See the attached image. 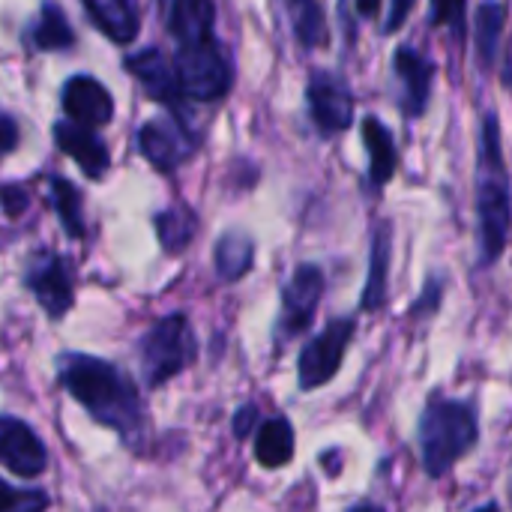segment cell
<instances>
[{
  "label": "cell",
  "instance_id": "obj_1",
  "mask_svg": "<svg viewBox=\"0 0 512 512\" xmlns=\"http://www.w3.org/2000/svg\"><path fill=\"white\" fill-rule=\"evenodd\" d=\"M57 378L66 393L102 426L114 429L126 447H138L147 435L144 402L135 381L108 360L90 354H63Z\"/></svg>",
  "mask_w": 512,
  "mask_h": 512
},
{
  "label": "cell",
  "instance_id": "obj_2",
  "mask_svg": "<svg viewBox=\"0 0 512 512\" xmlns=\"http://www.w3.org/2000/svg\"><path fill=\"white\" fill-rule=\"evenodd\" d=\"M477 240H480V267L495 264L510 240V177L501 150V123L495 114H486L480 129Z\"/></svg>",
  "mask_w": 512,
  "mask_h": 512
},
{
  "label": "cell",
  "instance_id": "obj_3",
  "mask_svg": "<svg viewBox=\"0 0 512 512\" xmlns=\"http://www.w3.org/2000/svg\"><path fill=\"white\" fill-rule=\"evenodd\" d=\"M477 438V411L468 402L432 396L417 429L423 471L435 480L450 474V468L477 447Z\"/></svg>",
  "mask_w": 512,
  "mask_h": 512
},
{
  "label": "cell",
  "instance_id": "obj_4",
  "mask_svg": "<svg viewBox=\"0 0 512 512\" xmlns=\"http://www.w3.org/2000/svg\"><path fill=\"white\" fill-rule=\"evenodd\" d=\"M138 354L147 387H162L177 378L198 357V345L186 315H165L162 321H156L144 333Z\"/></svg>",
  "mask_w": 512,
  "mask_h": 512
},
{
  "label": "cell",
  "instance_id": "obj_5",
  "mask_svg": "<svg viewBox=\"0 0 512 512\" xmlns=\"http://www.w3.org/2000/svg\"><path fill=\"white\" fill-rule=\"evenodd\" d=\"M174 75H177V84H180L183 96H192V99H201V102L222 99L231 90V81H234L231 60L222 51V42L216 36L201 39V42L177 45Z\"/></svg>",
  "mask_w": 512,
  "mask_h": 512
},
{
  "label": "cell",
  "instance_id": "obj_6",
  "mask_svg": "<svg viewBox=\"0 0 512 512\" xmlns=\"http://www.w3.org/2000/svg\"><path fill=\"white\" fill-rule=\"evenodd\" d=\"M357 333V321L354 318H333L303 351H300V360H297V381H300V390L309 393L315 387H324L330 384L339 369H342V360L348 354V345Z\"/></svg>",
  "mask_w": 512,
  "mask_h": 512
},
{
  "label": "cell",
  "instance_id": "obj_7",
  "mask_svg": "<svg viewBox=\"0 0 512 512\" xmlns=\"http://www.w3.org/2000/svg\"><path fill=\"white\" fill-rule=\"evenodd\" d=\"M309 117L321 135H339L354 123V93L348 81L336 72L318 69L306 87Z\"/></svg>",
  "mask_w": 512,
  "mask_h": 512
},
{
  "label": "cell",
  "instance_id": "obj_8",
  "mask_svg": "<svg viewBox=\"0 0 512 512\" xmlns=\"http://www.w3.org/2000/svg\"><path fill=\"white\" fill-rule=\"evenodd\" d=\"M324 285L327 279L318 264H300L294 270V276L282 288V309H279V327H276L279 342L303 333L312 324L318 303L324 297Z\"/></svg>",
  "mask_w": 512,
  "mask_h": 512
},
{
  "label": "cell",
  "instance_id": "obj_9",
  "mask_svg": "<svg viewBox=\"0 0 512 512\" xmlns=\"http://www.w3.org/2000/svg\"><path fill=\"white\" fill-rule=\"evenodd\" d=\"M24 285L33 291L36 303L48 312V318L60 321L72 303H75V282H72V270L66 264V258L54 255V252H42L30 261L27 273H24Z\"/></svg>",
  "mask_w": 512,
  "mask_h": 512
},
{
  "label": "cell",
  "instance_id": "obj_10",
  "mask_svg": "<svg viewBox=\"0 0 512 512\" xmlns=\"http://www.w3.org/2000/svg\"><path fill=\"white\" fill-rule=\"evenodd\" d=\"M138 150L159 171H174L195 153V135L183 120L159 117L138 129Z\"/></svg>",
  "mask_w": 512,
  "mask_h": 512
},
{
  "label": "cell",
  "instance_id": "obj_11",
  "mask_svg": "<svg viewBox=\"0 0 512 512\" xmlns=\"http://www.w3.org/2000/svg\"><path fill=\"white\" fill-rule=\"evenodd\" d=\"M0 465L24 480L45 474L48 465V453L39 435L24 420L9 414L0 417Z\"/></svg>",
  "mask_w": 512,
  "mask_h": 512
},
{
  "label": "cell",
  "instance_id": "obj_12",
  "mask_svg": "<svg viewBox=\"0 0 512 512\" xmlns=\"http://www.w3.org/2000/svg\"><path fill=\"white\" fill-rule=\"evenodd\" d=\"M60 102H63V114L69 123L96 129L114 120V96L108 93L105 84H99L90 75H72L63 84Z\"/></svg>",
  "mask_w": 512,
  "mask_h": 512
},
{
  "label": "cell",
  "instance_id": "obj_13",
  "mask_svg": "<svg viewBox=\"0 0 512 512\" xmlns=\"http://www.w3.org/2000/svg\"><path fill=\"white\" fill-rule=\"evenodd\" d=\"M393 69H396V78H399V87H402V96H399V105L408 117H420L429 105V96H432V78H435V63L411 48V45H402L396 48L393 54Z\"/></svg>",
  "mask_w": 512,
  "mask_h": 512
},
{
  "label": "cell",
  "instance_id": "obj_14",
  "mask_svg": "<svg viewBox=\"0 0 512 512\" xmlns=\"http://www.w3.org/2000/svg\"><path fill=\"white\" fill-rule=\"evenodd\" d=\"M126 69L144 84V90H147L156 102L183 111V90H180V84H177L174 63H171L159 48H141V51L129 54V57H126Z\"/></svg>",
  "mask_w": 512,
  "mask_h": 512
},
{
  "label": "cell",
  "instance_id": "obj_15",
  "mask_svg": "<svg viewBox=\"0 0 512 512\" xmlns=\"http://www.w3.org/2000/svg\"><path fill=\"white\" fill-rule=\"evenodd\" d=\"M54 144L78 162V168L90 177V180H99L105 171H108V162H111V153L108 147L99 141V135L87 126H78V123H69V120H60L54 126Z\"/></svg>",
  "mask_w": 512,
  "mask_h": 512
},
{
  "label": "cell",
  "instance_id": "obj_16",
  "mask_svg": "<svg viewBox=\"0 0 512 512\" xmlns=\"http://www.w3.org/2000/svg\"><path fill=\"white\" fill-rule=\"evenodd\" d=\"M390 264H393V225L381 222L375 228L372 249H369V276H366L363 297H360V309L363 312H378L387 303Z\"/></svg>",
  "mask_w": 512,
  "mask_h": 512
},
{
  "label": "cell",
  "instance_id": "obj_17",
  "mask_svg": "<svg viewBox=\"0 0 512 512\" xmlns=\"http://www.w3.org/2000/svg\"><path fill=\"white\" fill-rule=\"evenodd\" d=\"M93 24L117 45H132L141 24H138V9L132 0H84Z\"/></svg>",
  "mask_w": 512,
  "mask_h": 512
},
{
  "label": "cell",
  "instance_id": "obj_18",
  "mask_svg": "<svg viewBox=\"0 0 512 512\" xmlns=\"http://www.w3.org/2000/svg\"><path fill=\"white\" fill-rule=\"evenodd\" d=\"M168 30L177 42L216 36V6L213 0H171Z\"/></svg>",
  "mask_w": 512,
  "mask_h": 512
},
{
  "label": "cell",
  "instance_id": "obj_19",
  "mask_svg": "<svg viewBox=\"0 0 512 512\" xmlns=\"http://www.w3.org/2000/svg\"><path fill=\"white\" fill-rule=\"evenodd\" d=\"M363 144H366V153H369V177L381 189V186H387L393 180L396 165H399V153H396L393 132L378 117L369 114L363 120Z\"/></svg>",
  "mask_w": 512,
  "mask_h": 512
},
{
  "label": "cell",
  "instance_id": "obj_20",
  "mask_svg": "<svg viewBox=\"0 0 512 512\" xmlns=\"http://www.w3.org/2000/svg\"><path fill=\"white\" fill-rule=\"evenodd\" d=\"M255 459L261 468H285L294 459V429L288 417H273L258 429L255 438Z\"/></svg>",
  "mask_w": 512,
  "mask_h": 512
},
{
  "label": "cell",
  "instance_id": "obj_21",
  "mask_svg": "<svg viewBox=\"0 0 512 512\" xmlns=\"http://www.w3.org/2000/svg\"><path fill=\"white\" fill-rule=\"evenodd\" d=\"M213 264H216L219 279L240 282L252 270V264H255V243H252V237H246L243 231H231V234L219 237L216 252H213Z\"/></svg>",
  "mask_w": 512,
  "mask_h": 512
},
{
  "label": "cell",
  "instance_id": "obj_22",
  "mask_svg": "<svg viewBox=\"0 0 512 512\" xmlns=\"http://www.w3.org/2000/svg\"><path fill=\"white\" fill-rule=\"evenodd\" d=\"M504 21H507V6L504 3H483L477 9V63L480 72H492L495 69V57L501 48V33H504Z\"/></svg>",
  "mask_w": 512,
  "mask_h": 512
},
{
  "label": "cell",
  "instance_id": "obj_23",
  "mask_svg": "<svg viewBox=\"0 0 512 512\" xmlns=\"http://www.w3.org/2000/svg\"><path fill=\"white\" fill-rule=\"evenodd\" d=\"M30 42L39 51H63V48H69L75 42V33H72L69 21H66L63 9L57 3L45 0L39 6V15H36V21L30 27Z\"/></svg>",
  "mask_w": 512,
  "mask_h": 512
},
{
  "label": "cell",
  "instance_id": "obj_24",
  "mask_svg": "<svg viewBox=\"0 0 512 512\" xmlns=\"http://www.w3.org/2000/svg\"><path fill=\"white\" fill-rule=\"evenodd\" d=\"M153 225H156V237H159L162 249L168 255H177L192 243V237L198 231V216L189 207L177 204V207H168V210L156 213Z\"/></svg>",
  "mask_w": 512,
  "mask_h": 512
},
{
  "label": "cell",
  "instance_id": "obj_25",
  "mask_svg": "<svg viewBox=\"0 0 512 512\" xmlns=\"http://www.w3.org/2000/svg\"><path fill=\"white\" fill-rule=\"evenodd\" d=\"M285 6L294 21V36L303 48H318L327 42V21L318 0H285Z\"/></svg>",
  "mask_w": 512,
  "mask_h": 512
},
{
  "label": "cell",
  "instance_id": "obj_26",
  "mask_svg": "<svg viewBox=\"0 0 512 512\" xmlns=\"http://www.w3.org/2000/svg\"><path fill=\"white\" fill-rule=\"evenodd\" d=\"M51 201L57 210V219L66 231V237L81 240L84 237V213H81V192L63 180V177H51Z\"/></svg>",
  "mask_w": 512,
  "mask_h": 512
},
{
  "label": "cell",
  "instance_id": "obj_27",
  "mask_svg": "<svg viewBox=\"0 0 512 512\" xmlns=\"http://www.w3.org/2000/svg\"><path fill=\"white\" fill-rule=\"evenodd\" d=\"M48 504L42 489H12L0 480V512H45Z\"/></svg>",
  "mask_w": 512,
  "mask_h": 512
},
{
  "label": "cell",
  "instance_id": "obj_28",
  "mask_svg": "<svg viewBox=\"0 0 512 512\" xmlns=\"http://www.w3.org/2000/svg\"><path fill=\"white\" fill-rule=\"evenodd\" d=\"M465 9L468 0H432V21L450 27L456 36H465Z\"/></svg>",
  "mask_w": 512,
  "mask_h": 512
},
{
  "label": "cell",
  "instance_id": "obj_29",
  "mask_svg": "<svg viewBox=\"0 0 512 512\" xmlns=\"http://www.w3.org/2000/svg\"><path fill=\"white\" fill-rule=\"evenodd\" d=\"M18 138H21V132H18L15 117L6 114V111H0V162L18 147Z\"/></svg>",
  "mask_w": 512,
  "mask_h": 512
},
{
  "label": "cell",
  "instance_id": "obj_30",
  "mask_svg": "<svg viewBox=\"0 0 512 512\" xmlns=\"http://www.w3.org/2000/svg\"><path fill=\"white\" fill-rule=\"evenodd\" d=\"M441 294H444V282L441 279H429L426 282V288H423V297L414 303V312L417 315H432V312H438V306H441Z\"/></svg>",
  "mask_w": 512,
  "mask_h": 512
},
{
  "label": "cell",
  "instance_id": "obj_31",
  "mask_svg": "<svg viewBox=\"0 0 512 512\" xmlns=\"http://www.w3.org/2000/svg\"><path fill=\"white\" fill-rule=\"evenodd\" d=\"M255 426H258V408H255V405H243V408L234 414V435H237L240 441H246V438L255 432Z\"/></svg>",
  "mask_w": 512,
  "mask_h": 512
},
{
  "label": "cell",
  "instance_id": "obj_32",
  "mask_svg": "<svg viewBox=\"0 0 512 512\" xmlns=\"http://www.w3.org/2000/svg\"><path fill=\"white\" fill-rule=\"evenodd\" d=\"M414 3H417V0H393L390 15H387V24H384V33H396V30H402V24L408 21V15H411Z\"/></svg>",
  "mask_w": 512,
  "mask_h": 512
},
{
  "label": "cell",
  "instance_id": "obj_33",
  "mask_svg": "<svg viewBox=\"0 0 512 512\" xmlns=\"http://www.w3.org/2000/svg\"><path fill=\"white\" fill-rule=\"evenodd\" d=\"M0 201H3V210L9 216H21L27 207V195L18 186H0Z\"/></svg>",
  "mask_w": 512,
  "mask_h": 512
},
{
  "label": "cell",
  "instance_id": "obj_34",
  "mask_svg": "<svg viewBox=\"0 0 512 512\" xmlns=\"http://www.w3.org/2000/svg\"><path fill=\"white\" fill-rule=\"evenodd\" d=\"M378 6H381V0H357V12L366 18H372L378 12Z\"/></svg>",
  "mask_w": 512,
  "mask_h": 512
},
{
  "label": "cell",
  "instance_id": "obj_35",
  "mask_svg": "<svg viewBox=\"0 0 512 512\" xmlns=\"http://www.w3.org/2000/svg\"><path fill=\"white\" fill-rule=\"evenodd\" d=\"M348 512H387L384 507H378V504H357V507H351Z\"/></svg>",
  "mask_w": 512,
  "mask_h": 512
},
{
  "label": "cell",
  "instance_id": "obj_36",
  "mask_svg": "<svg viewBox=\"0 0 512 512\" xmlns=\"http://www.w3.org/2000/svg\"><path fill=\"white\" fill-rule=\"evenodd\" d=\"M474 512H501V504H495V501H489V504H483V507H477Z\"/></svg>",
  "mask_w": 512,
  "mask_h": 512
}]
</instances>
